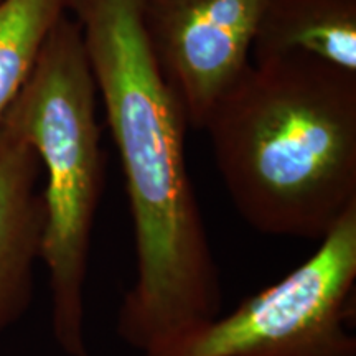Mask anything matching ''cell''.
Returning a JSON list of instances; mask_svg holds the SVG:
<instances>
[{"mask_svg": "<svg viewBox=\"0 0 356 356\" xmlns=\"http://www.w3.org/2000/svg\"><path fill=\"white\" fill-rule=\"evenodd\" d=\"M81 29L131 203L136 280L118 333L165 356L221 315L220 270L185 159L184 106L157 63L142 0H66Z\"/></svg>", "mask_w": 356, "mask_h": 356, "instance_id": "cell-1", "label": "cell"}, {"mask_svg": "<svg viewBox=\"0 0 356 356\" xmlns=\"http://www.w3.org/2000/svg\"><path fill=\"white\" fill-rule=\"evenodd\" d=\"M203 129L252 229L322 241L356 207L353 71L304 55L251 63Z\"/></svg>", "mask_w": 356, "mask_h": 356, "instance_id": "cell-2", "label": "cell"}, {"mask_svg": "<svg viewBox=\"0 0 356 356\" xmlns=\"http://www.w3.org/2000/svg\"><path fill=\"white\" fill-rule=\"evenodd\" d=\"M96 109L81 29L63 13L7 113L47 173L42 262L50 275L53 338L66 356H89L84 291L104 181Z\"/></svg>", "mask_w": 356, "mask_h": 356, "instance_id": "cell-3", "label": "cell"}, {"mask_svg": "<svg viewBox=\"0 0 356 356\" xmlns=\"http://www.w3.org/2000/svg\"><path fill=\"white\" fill-rule=\"evenodd\" d=\"M356 284V207L317 251L165 356H356L350 332Z\"/></svg>", "mask_w": 356, "mask_h": 356, "instance_id": "cell-4", "label": "cell"}, {"mask_svg": "<svg viewBox=\"0 0 356 356\" xmlns=\"http://www.w3.org/2000/svg\"><path fill=\"white\" fill-rule=\"evenodd\" d=\"M270 0H142V20L188 126L203 129L213 106L251 65L252 40Z\"/></svg>", "mask_w": 356, "mask_h": 356, "instance_id": "cell-5", "label": "cell"}, {"mask_svg": "<svg viewBox=\"0 0 356 356\" xmlns=\"http://www.w3.org/2000/svg\"><path fill=\"white\" fill-rule=\"evenodd\" d=\"M40 175L33 147L7 113L0 122V337L33 300L44 231Z\"/></svg>", "mask_w": 356, "mask_h": 356, "instance_id": "cell-6", "label": "cell"}, {"mask_svg": "<svg viewBox=\"0 0 356 356\" xmlns=\"http://www.w3.org/2000/svg\"><path fill=\"white\" fill-rule=\"evenodd\" d=\"M251 55L254 63L304 55L356 73V0H270Z\"/></svg>", "mask_w": 356, "mask_h": 356, "instance_id": "cell-7", "label": "cell"}, {"mask_svg": "<svg viewBox=\"0 0 356 356\" xmlns=\"http://www.w3.org/2000/svg\"><path fill=\"white\" fill-rule=\"evenodd\" d=\"M66 0H3L0 3V122L32 71Z\"/></svg>", "mask_w": 356, "mask_h": 356, "instance_id": "cell-8", "label": "cell"}, {"mask_svg": "<svg viewBox=\"0 0 356 356\" xmlns=\"http://www.w3.org/2000/svg\"><path fill=\"white\" fill-rule=\"evenodd\" d=\"M3 2V0H0V3H2Z\"/></svg>", "mask_w": 356, "mask_h": 356, "instance_id": "cell-9", "label": "cell"}]
</instances>
